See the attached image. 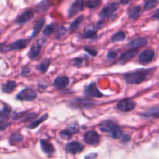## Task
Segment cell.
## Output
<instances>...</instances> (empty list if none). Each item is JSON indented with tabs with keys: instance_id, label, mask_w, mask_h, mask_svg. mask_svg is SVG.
Segmentation results:
<instances>
[{
	"instance_id": "obj_38",
	"label": "cell",
	"mask_w": 159,
	"mask_h": 159,
	"mask_svg": "<svg viewBox=\"0 0 159 159\" xmlns=\"http://www.w3.org/2000/svg\"><path fill=\"white\" fill-rule=\"evenodd\" d=\"M85 51H87V52H89V53L90 54H91V55H93V56H96V51H90L89 49V48H85Z\"/></svg>"
},
{
	"instance_id": "obj_39",
	"label": "cell",
	"mask_w": 159,
	"mask_h": 159,
	"mask_svg": "<svg viewBox=\"0 0 159 159\" xmlns=\"http://www.w3.org/2000/svg\"><path fill=\"white\" fill-rule=\"evenodd\" d=\"M130 1H132V0H120V3H122V4H124V5L128 4Z\"/></svg>"
},
{
	"instance_id": "obj_4",
	"label": "cell",
	"mask_w": 159,
	"mask_h": 159,
	"mask_svg": "<svg viewBox=\"0 0 159 159\" xmlns=\"http://www.w3.org/2000/svg\"><path fill=\"white\" fill-rule=\"evenodd\" d=\"M85 6V0H76V1H75L71 4V6H70L69 9H68V18H71V17L75 16L76 14L83 10Z\"/></svg>"
},
{
	"instance_id": "obj_24",
	"label": "cell",
	"mask_w": 159,
	"mask_h": 159,
	"mask_svg": "<svg viewBox=\"0 0 159 159\" xmlns=\"http://www.w3.org/2000/svg\"><path fill=\"white\" fill-rule=\"evenodd\" d=\"M102 0H85V6L89 9H96L100 6Z\"/></svg>"
},
{
	"instance_id": "obj_19",
	"label": "cell",
	"mask_w": 159,
	"mask_h": 159,
	"mask_svg": "<svg viewBox=\"0 0 159 159\" xmlns=\"http://www.w3.org/2000/svg\"><path fill=\"white\" fill-rule=\"evenodd\" d=\"M44 23H45L44 17H42V18L39 19V20L36 22L34 27V31H33V34H32L33 37H34L37 34H38V33L40 32V30L42 29V27H43Z\"/></svg>"
},
{
	"instance_id": "obj_6",
	"label": "cell",
	"mask_w": 159,
	"mask_h": 159,
	"mask_svg": "<svg viewBox=\"0 0 159 159\" xmlns=\"http://www.w3.org/2000/svg\"><path fill=\"white\" fill-rule=\"evenodd\" d=\"M136 107V104L133 100L129 99H122L117 103V109L122 112H129L133 110Z\"/></svg>"
},
{
	"instance_id": "obj_14",
	"label": "cell",
	"mask_w": 159,
	"mask_h": 159,
	"mask_svg": "<svg viewBox=\"0 0 159 159\" xmlns=\"http://www.w3.org/2000/svg\"><path fill=\"white\" fill-rule=\"evenodd\" d=\"M85 94L88 95V96H93V97H102V94L100 93L98 88L96 87V84L95 83H92L90 84L89 85L87 86V88L85 89Z\"/></svg>"
},
{
	"instance_id": "obj_30",
	"label": "cell",
	"mask_w": 159,
	"mask_h": 159,
	"mask_svg": "<svg viewBox=\"0 0 159 159\" xmlns=\"http://www.w3.org/2000/svg\"><path fill=\"white\" fill-rule=\"evenodd\" d=\"M125 33L123 31H120V32L116 33L112 37V41L113 42H120L122 41L125 39Z\"/></svg>"
},
{
	"instance_id": "obj_5",
	"label": "cell",
	"mask_w": 159,
	"mask_h": 159,
	"mask_svg": "<svg viewBox=\"0 0 159 159\" xmlns=\"http://www.w3.org/2000/svg\"><path fill=\"white\" fill-rule=\"evenodd\" d=\"M37 94L34 89L30 88H26L25 89L22 90L20 93L16 96V99L20 100L25 101H31L34 100L37 98Z\"/></svg>"
},
{
	"instance_id": "obj_20",
	"label": "cell",
	"mask_w": 159,
	"mask_h": 159,
	"mask_svg": "<svg viewBox=\"0 0 159 159\" xmlns=\"http://www.w3.org/2000/svg\"><path fill=\"white\" fill-rule=\"evenodd\" d=\"M16 87V83L13 81H9L6 82L2 86V91L6 93H10Z\"/></svg>"
},
{
	"instance_id": "obj_26",
	"label": "cell",
	"mask_w": 159,
	"mask_h": 159,
	"mask_svg": "<svg viewBox=\"0 0 159 159\" xmlns=\"http://www.w3.org/2000/svg\"><path fill=\"white\" fill-rule=\"evenodd\" d=\"M83 16H80L77 17V18L71 23V26H70V30H71V31H75V30H77L78 28H79V25L81 24V23L83 21Z\"/></svg>"
},
{
	"instance_id": "obj_32",
	"label": "cell",
	"mask_w": 159,
	"mask_h": 159,
	"mask_svg": "<svg viewBox=\"0 0 159 159\" xmlns=\"http://www.w3.org/2000/svg\"><path fill=\"white\" fill-rule=\"evenodd\" d=\"M49 2L47 1V0H44V1H42L40 3V4L37 6V9L38 8V9H40V10L43 11V10H45V9H47V8L48 7V6H49Z\"/></svg>"
},
{
	"instance_id": "obj_16",
	"label": "cell",
	"mask_w": 159,
	"mask_h": 159,
	"mask_svg": "<svg viewBox=\"0 0 159 159\" xmlns=\"http://www.w3.org/2000/svg\"><path fill=\"white\" fill-rule=\"evenodd\" d=\"M54 85L58 89H65L69 84V79L65 76H59L54 79Z\"/></svg>"
},
{
	"instance_id": "obj_12",
	"label": "cell",
	"mask_w": 159,
	"mask_h": 159,
	"mask_svg": "<svg viewBox=\"0 0 159 159\" xmlns=\"http://www.w3.org/2000/svg\"><path fill=\"white\" fill-rule=\"evenodd\" d=\"M67 152L70 154H78L80 153L83 150V146L78 141H72L67 144Z\"/></svg>"
},
{
	"instance_id": "obj_9",
	"label": "cell",
	"mask_w": 159,
	"mask_h": 159,
	"mask_svg": "<svg viewBox=\"0 0 159 159\" xmlns=\"http://www.w3.org/2000/svg\"><path fill=\"white\" fill-rule=\"evenodd\" d=\"M154 57H155V52H154L153 50L147 49L144 50V51H142L140 54L139 57H138V60L141 63L146 64L153 60Z\"/></svg>"
},
{
	"instance_id": "obj_28",
	"label": "cell",
	"mask_w": 159,
	"mask_h": 159,
	"mask_svg": "<svg viewBox=\"0 0 159 159\" xmlns=\"http://www.w3.org/2000/svg\"><path fill=\"white\" fill-rule=\"evenodd\" d=\"M157 4H158V0H144V9L149 10V9H153Z\"/></svg>"
},
{
	"instance_id": "obj_8",
	"label": "cell",
	"mask_w": 159,
	"mask_h": 159,
	"mask_svg": "<svg viewBox=\"0 0 159 159\" xmlns=\"http://www.w3.org/2000/svg\"><path fill=\"white\" fill-rule=\"evenodd\" d=\"M147 39L144 38V37H137V38L131 40V41L127 45V47L130 50H138V48L145 46V45L147 44Z\"/></svg>"
},
{
	"instance_id": "obj_1",
	"label": "cell",
	"mask_w": 159,
	"mask_h": 159,
	"mask_svg": "<svg viewBox=\"0 0 159 159\" xmlns=\"http://www.w3.org/2000/svg\"><path fill=\"white\" fill-rule=\"evenodd\" d=\"M99 130L104 133L110 134L112 138L117 139L122 137L123 132L119 126L112 121H104L99 125Z\"/></svg>"
},
{
	"instance_id": "obj_37",
	"label": "cell",
	"mask_w": 159,
	"mask_h": 159,
	"mask_svg": "<svg viewBox=\"0 0 159 159\" xmlns=\"http://www.w3.org/2000/svg\"><path fill=\"white\" fill-rule=\"evenodd\" d=\"M152 18H153L154 20H159V9H157V10L155 11V12L154 13V15L152 16Z\"/></svg>"
},
{
	"instance_id": "obj_7",
	"label": "cell",
	"mask_w": 159,
	"mask_h": 159,
	"mask_svg": "<svg viewBox=\"0 0 159 159\" xmlns=\"http://www.w3.org/2000/svg\"><path fill=\"white\" fill-rule=\"evenodd\" d=\"M84 140L87 144L90 145H97L99 143V136L96 131L92 130L85 134L84 136Z\"/></svg>"
},
{
	"instance_id": "obj_33",
	"label": "cell",
	"mask_w": 159,
	"mask_h": 159,
	"mask_svg": "<svg viewBox=\"0 0 159 159\" xmlns=\"http://www.w3.org/2000/svg\"><path fill=\"white\" fill-rule=\"evenodd\" d=\"M11 139H12L13 142H19V141H20L23 139V137L19 133H14L11 135Z\"/></svg>"
},
{
	"instance_id": "obj_31",
	"label": "cell",
	"mask_w": 159,
	"mask_h": 159,
	"mask_svg": "<svg viewBox=\"0 0 159 159\" xmlns=\"http://www.w3.org/2000/svg\"><path fill=\"white\" fill-rule=\"evenodd\" d=\"M66 33V29L64 26H60L57 29H56L55 33V38L56 39H60L61 37H63L65 34Z\"/></svg>"
},
{
	"instance_id": "obj_25",
	"label": "cell",
	"mask_w": 159,
	"mask_h": 159,
	"mask_svg": "<svg viewBox=\"0 0 159 159\" xmlns=\"http://www.w3.org/2000/svg\"><path fill=\"white\" fill-rule=\"evenodd\" d=\"M83 34L87 38H93V37H96V30L93 26H87L84 29Z\"/></svg>"
},
{
	"instance_id": "obj_2",
	"label": "cell",
	"mask_w": 159,
	"mask_h": 159,
	"mask_svg": "<svg viewBox=\"0 0 159 159\" xmlns=\"http://www.w3.org/2000/svg\"><path fill=\"white\" fill-rule=\"evenodd\" d=\"M148 73L144 71H139L136 72L128 73V74L124 75V78L126 82L130 84H134V85H138V84L141 83L146 80L147 79Z\"/></svg>"
},
{
	"instance_id": "obj_13",
	"label": "cell",
	"mask_w": 159,
	"mask_h": 159,
	"mask_svg": "<svg viewBox=\"0 0 159 159\" xmlns=\"http://www.w3.org/2000/svg\"><path fill=\"white\" fill-rule=\"evenodd\" d=\"M138 50H129L123 53L120 57V62L121 64H124L127 62L128 61L131 60L132 58L135 57L138 54Z\"/></svg>"
},
{
	"instance_id": "obj_3",
	"label": "cell",
	"mask_w": 159,
	"mask_h": 159,
	"mask_svg": "<svg viewBox=\"0 0 159 159\" xmlns=\"http://www.w3.org/2000/svg\"><path fill=\"white\" fill-rule=\"evenodd\" d=\"M119 9V4L116 2H112L102 8L99 13V16L102 19L108 18L116 12V11Z\"/></svg>"
},
{
	"instance_id": "obj_29",
	"label": "cell",
	"mask_w": 159,
	"mask_h": 159,
	"mask_svg": "<svg viewBox=\"0 0 159 159\" xmlns=\"http://www.w3.org/2000/svg\"><path fill=\"white\" fill-rule=\"evenodd\" d=\"M56 30V25L55 23H51V24L48 25L46 27L43 29V34H44L45 36H50L51 34L54 32Z\"/></svg>"
},
{
	"instance_id": "obj_27",
	"label": "cell",
	"mask_w": 159,
	"mask_h": 159,
	"mask_svg": "<svg viewBox=\"0 0 159 159\" xmlns=\"http://www.w3.org/2000/svg\"><path fill=\"white\" fill-rule=\"evenodd\" d=\"M48 114H45V115H43V116H42L41 117H40L39 118L38 120H35V121H34V122L33 123H31L29 125V128H31V129H34V128H36V127H38L39 125H40V124H41L42 122H43V121H44V120H46L47 119H48Z\"/></svg>"
},
{
	"instance_id": "obj_10",
	"label": "cell",
	"mask_w": 159,
	"mask_h": 159,
	"mask_svg": "<svg viewBox=\"0 0 159 159\" xmlns=\"http://www.w3.org/2000/svg\"><path fill=\"white\" fill-rule=\"evenodd\" d=\"M33 16H34V10L26 9V10L23 11L20 15L17 16L16 20V23H18V24H23V23H26L30 20H31Z\"/></svg>"
},
{
	"instance_id": "obj_23",
	"label": "cell",
	"mask_w": 159,
	"mask_h": 159,
	"mask_svg": "<svg viewBox=\"0 0 159 159\" xmlns=\"http://www.w3.org/2000/svg\"><path fill=\"white\" fill-rule=\"evenodd\" d=\"M50 65H51V61H50L49 59L45 58L40 62V64L38 66V70L40 71L41 73H45L47 71H48V68H49Z\"/></svg>"
},
{
	"instance_id": "obj_22",
	"label": "cell",
	"mask_w": 159,
	"mask_h": 159,
	"mask_svg": "<svg viewBox=\"0 0 159 159\" xmlns=\"http://www.w3.org/2000/svg\"><path fill=\"white\" fill-rule=\"evenodd\" d=\"M141 13V7L140 6H136L131 9V10H130L129 12L128 16L130 18L134 19V20H136L137 18L139 17V16Z\"/></svg>"
},
{
	"instance_id": "obj_35",
	"label": "cell",
	"mask_w": 159,
	"mask_h": 159,
	"mask_svg": "<svg viewBox=\"0 0 159 159\" xmlns=\"http://www.w3.org/2000/svg\"><path fill=\"white\" fill-rule=\"evenodd\" d=\"M117 53L116 52V51H110V52H109L108 54V56H107V57H108V59H110V60H112V59H115L116 57H117Z\"/></svg>"
},
{
	"instance_id": "obj_18",
	"label": "cell",
	"mask_w": 159,
	"mask_h": 159,
	"mask_svg": "<svg viewBox=\"0 0 159 159\" xmlns=\"http://www.w3.org/2000/svg\"><path fill=\"white\" fill-rule=\"evenodd\" d=\"M72 104L75 107H80V108H86L89 106H93V102L85 99H76L73 100Z\"/></svg>"
},
{
	"instance_id": "obj_34",
	"label": "cell",
	"mask_w": 159,
	"mask_h": 159,
	"mask_svg": "<svg viewBox=\"0 0 159 159\" xmlns=\"http://www.w3.org/2000/svg\"><path fill=\"white\" fill-rule=\"evenodd\" d=\"M148 115L154 116V117H159V108H155L153 110H150L148 112Z\"/></svg>"
},
{
	"instance_id": "obj_11",
	"label": "cell",
	"mask_w": 159,
	"mask_h": 159,
	"mask_svg": "<svg viewBox=\"0 0 159 159\" xmlns=\"http://www.w3.org/2000/svg\"><path fill=\"white\" fill-rule=\"evenodd\" d=\"M79 125L77 124H73L71 126H69L66 130L61 132L60 135L61 138H65V139H69L71 138V135L76 134L79 131Z\"/></svg>"
},
{
	"instance_id": "obj_17",
	"label": "cell",
	"mask_w": 159,
	"mask_h": 159,
	"mask_svg": "<svg viewBox=\"0 0 159 159\" xmlns=\"http://www.w3.org/2000/svg\"><path fill=\"white\" fill-rule=\"evenodd\" d=\"M40 145H41V148L43 152L48 155H51L54 152V148L52 145L51 142L45 140H41L40 141Z\"/></svg>"
},
{
	"instance_id": "obj_21",
	"label": "cell",
	"mask_w": 159,
	"mask_h": 159,
	"mask_svg": "<svg viewBox=\"0 0 159 159\" xmlns=\"http://www.w3.org/2000/svg\"><path fill=\"white\" fill-rule=\"evenodd\" d=\"M40 51H41V48L39 44H35L34 46L31 47L30 50V57L31 58H37L40 54Z\"/></svg>"
},
{
	"instance_id": "obj_15",
	"label": "cell",
	"mask_w": 159,
	"mask_h": 159,
	"mask_svg": "<svg viewBox=\"0 0 159 159\" xmlns=\"http://www.w3.org/2000/svg\"><path fill=\"white\" fill-rule=\"evenodd\" d=\"M27 44V40H25V39H20V40H16V41L11 43L10 45H9L7 50L8 51H14V50L23 49V48H26Z\"/></svg>"
},
{
	"instance_id": "obj_36",
	"label": "cell",
	"mask_w": 159,
	"mask_h": 159,
	"mask_svg": "<svg viewBox=\"0 0 159 159\" xmlns=\"http://www.w3.org/2000/svg\"><path fill=\"white\" fill-rule=\"evenodd\" d=\"M82 59L81 58H76L75 59L74 61V64L75 65H76V66H80V65H82Z\"/></svg>"
}]
</instances>
